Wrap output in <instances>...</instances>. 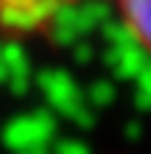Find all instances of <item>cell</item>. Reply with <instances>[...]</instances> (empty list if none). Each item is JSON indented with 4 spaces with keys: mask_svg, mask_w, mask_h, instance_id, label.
<instances>
[{
    "mask_svg": "<svg viewBox=\"0 0 151 154\" xmlns=\"http://www.w3.org/2000/svg\"><path fill=\"white\" fill-rule=\"evenodd\" d=\"M87 0H0V41L41 38Z\"/></svg>",
    "mask_w": 151,
    "mask_h": 154,
    "instance_id": "cell-1",
    "label": "cell"
},
{
    "mask_svg": "<svg viewBox=\"0 0 151 154\" xmlns=\"http://www.w3.org/2000/svg\"><path fill=\"white\" fill-rule=\"evenodd\" d=\"M128 35L151 55V0H113Z\"/></svg>",
    "mask_w": 151,
    "mask_h": 154,
    "instance_id": "cell-2",
    "label": "cell"
}]
</instances>
